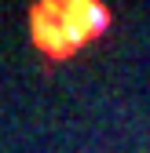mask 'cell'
I'll return each mask as SVG.
<instances>
[{
  "label": "cell",
  "instance_id": "1",
  "mask_svg": "<svg viewBox=\"0 0 150 153\" xmlns=\"http://www.w3.org/2000/svg\"><path fill=\"white\" fill-rule=\"evenodd\" d=\"M110 7L99 0H40L29 7L33 48L48 62H66L110 29Z\"/></svg>",
  "mask_w": 150,
  "mask_h": 153
}]
</instances>
